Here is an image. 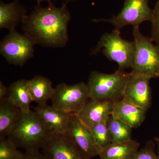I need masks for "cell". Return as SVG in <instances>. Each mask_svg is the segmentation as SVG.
<instances>
[{"label":"cell","instance_id":"obj_1","mask_svg":"<svg viewBox=\"0 0 159 159\" xmlns=\"http://www.w3.org/2000/svg\"><path fill=\"white\" fill-rule=\"evenodd\" d=\"M70 13L67 4L61 7L53 3L47 7L37 4L30 14L26 15L22 23L24 34L35 45L46 48H63L69 41L68 26Z\"/></svg>","mask_w":159,"mask_h":159},{"label":"cell","instance_id":"obj_2","mask_svg":"<svg viewBox=\"0 0 159 159\" xmlns=\"http://www.w3.org/2000/svg\"><path fill=\"white\" fill-rule=\"evenodd\" d=\"M54 134L37 113L31 110L22 113L7 138L17 148L31 151L42 149Z\"/></svg>","mask_w":159,"mask_h":159},{"label":"cell","instance_id":"obj_3","mask_svg":"<svg viewBox=\"0 0 159 159\" xmlns=\"http://www.w3.org/2000/svg\"><path fill=\"white\" fill-rule=\"evenodd\" d=\"M133 36L135 52L131 72L151 79L158 78L159 46L154 43L152 38L143 35L139 26L134 27Z\"/></svg>","mask_w":159,"mask_h":159},{"label":"cell","instance_id":"obj_4","mask_svg":"<svg viewBox=\"0 0 159 159\" xmlns=\"http://www.w3.org/2000/svg\"><path fill=\"white\" fill-rule=\"evenodd\" d=\"M130 73L118 70L113 74L93 71L87 84L90 99L114 102L122 99Z\"/></svg>","mask_w":159,"mask_h":159},{"label":"cell","instance_id":"obj_5","mask_svg":"<svg viewBox=\"0 0 159 159\" xmlns=\"http://www.w3.org/2000/svg\"><path fill=\"white\" fill-rule=\"evenodd\" d=\"M102 51L111 61H115L120 70L131 68L135 52L134 41H128L121 37L120 32L114 30L101 36L91 54L96 55Z\"/></svg>","mask_w":159,"mask_h":159},{"label":"cell","instance_id":"obj_6","mask_svg":"<svg viewBox=\"0 0 159 159\" xmlns=\"http://www.w3.org/2000/svg\"><path fill=\"white\" fill-rule=\"evenodd\" d=\"M89 99L88 85L80 82L71 85L64 83L57 84L51 100L52 106L56 108L77 115Z\"/></svg>","mask_w":159,"mask_h":159},{"label":"cell","instance_id":"obj_7","mask_svg":"<svg viewBox=\"0 0 159 159\" xmlns=\"http://www.w3.org/2000/svg\"><path fill=\"white\" fill-rule=\"evenodd\" d=\"M35 44L27 35L9 32L0 43V53L9 64L23 67L34 56Z\"/></svg>","mask_w":159,"mask_h":159},{"label":"cell","instance_id":"obj_8","mask_svg":"<svg viewBox=\"0 0 159 159\" xmlns=\"http://www.w3.org/2000/svg\"><path fill=\"white\" fill-rule=\"evenodd\" d=\"M153 10L149 6V0H125L121 11L108 19L93 20V21L105 22L113 25L116 31L120 32L125 26H139L143 22L151 21Z\"/></svg>","mask_w":159,"mask_h":159},{"label":"cell","instance_id":"obj_9","mask_svg":"<svg viewBox=\"0 0 159 159\" xmlns=\"http://www.w3.org/2000/svg\"><path fill=\"white\" fill-rule=\"evenodd\" d=\"M42 149L47 159H90L67 133L54 134Z\"/></svg>","mask_w":159,"mask_h":159},{"label":"cell","instance_id":"obj_10","mask_svg":"<svg viewBox=\"0 0 159 159\" xmlns=\"http://www.w3.org/2000/svg\"><path fill=\"white\" fill-rule=\"evenodd\" d=\"M150 80L145 76L130 72L122 98L147 111L152 102Z\"/></svg>","mask_w":159,"mask_h":159},{"label":"cell","instance_id":"obj_11","mask_svg":"<svg viewBox=\"0 0 159 159\" xmlns=\"http://www.w3.org/2000/svg\"><path fill=\"white\" fill-rule=\"evenodd\" d=\"M67 133L90 159L99 156L101 150L90 129L83 123L76 114L70 116Z\"/></svg>","mask_w":159,"mask_h":159},{"label":"cell","instance_id":"obj_12","mask_svg":"<svg viewBox=\"0 0 159 159\" xmlns=\"http://www.w3.org/2000/svg\"><path fill=\"white\" fill-rule=\"evenodd\" d=\"M113 102L89 99L77 114L84 124L89 128L99 123H107L112 111Z\"/></svg>","mask_w":159,"mask_h":159},{"label":"cell","instance_id":"obj_13","mask_svg":"<svg viewBox=\"0 0 159 159\" xmlns=\"http://www.w3.org/2000/svg\"><path fill=\"white\" fill-rule=\"evenodd\" d=\"M34 111L51 129L53 134H65L67 133L70 114L51 106H38Z\"/></svg>","mask_w":159,"mask_h":159},{"label":"cell","instance_id":"obj_14","mask_svg":"<svg viewBox=\"0 0 159 159\" xmlns=\"http://www.w3.org/2000/svg\"><path fill=\"white\" fill-rule=\"evenodd\" d=\"M146 112L122 98L113 102L111 115L125 122L132 128H137L145 120Z\"/></svg>","mask_w":159,"mask_h":159},{"label":"cell","instance_id":"obj_15","mask_svg":"<svg viewBox=\"0 0 159 159\" xmlns=\"http://www.w3.org/2000/svg\"><path fill=\"white\" fill-rule=\"evenodd\" d=\"M27 10L20 2L14 0L11 2H0V29H6L9 32L16 31L20 23H22L27 15Z\"/></svg>","mask_w":159,"mask_h":159},{"label":"cell","instance_id":"obj_16","mask_svg":"<svg viewBox=\"0 0 159 159\" xmlns=\"http://www.w3.org/2000/svg\"><path fill=\"white\" fill-rule=\"evenodd\" d=\"M29 87L33 102L38 106L47 105L54 96L55 88L52 82L47 77L37 75L29 80Z\"/></svg>","mask_w":159,"mask_h":159},{"label":"cell","instance_id":"obj_17","mask_svg":"<svg viewBox=\"0 0 159 159\" xmlns=\"http://www.w3.org/2000/svg\"><path fill=\"white\" fill-rule=\"evenodd\" d=\"M28 81L22 79L12 83L9 87V96L7 97L9 101L23 113L31 111V104L33 102Z\"/></svg>","mask_w":159,"mask_h":159},{"label":"cell","instance_id":"obj_18","mask_svg":"<svg viewBox=\"0 0 159 159\" xmlns=\"http://www.w3.org/2000/svg\"><path fill=\"white\" fill-rule=\"evenodd\" d=\"M140 144L131 139L127 142L111 143L100 151V159H133Z\"/></svg>","mask_w":159,"mask_h":159},{"label":"cell","instance_id":"obj_19","mask_svg":"<svg viewBox=\"0 0 159 159\" xmlns=\"http://www.w3.org/2000/svg\"><path fill=\"white\" fill-rule=\"evenodd\" d=\"M22 113L7 98L0 101V139L9 135Z\"/></svg>","mask_w":159,"mask_h":159},{"label":"cell","instance_id":"obj_20","mask_svg":"<svg viewBox=\"0 0 159 159\" xmlns=\"http://www.w3.org/2000/svg\"><path fill=\"white\" fill-rule=\"evenodd\" d=\"M112 143L127 142L131 140L132 128L129 125L111 115L107 122Z\"/></svg>","mask_w":159,"mask_h":159},{"label":"cell","instance_id":"obj_21","mask_svg":"<svg viewBox=\"0 0 159 159\" xmlns=\"http://www.w3.org/2000/svg\"><path fill=\"white\" fill-rule=\"evenodd\" d=\"M89 128L93 133L95 142L100 150L111 144V138L107 123L96 124Z\"/></svg>","mask_w":159,"mask_h":159},{"label":"cell","instance_id":"obj_22","mask_svg":"<svg viewBox=\"0 0 159 159\" xmlns=\"http://www.w3.org/2000/svg\"><path fill=\"white\" fill-rule=\"evenodd\" d=\"M24 153L7 138L0 139V159H22Z\"/></svg>","mask_w":159,"mask_h":159},{"label":"cell","instance_id":"obj_23","mask_svg":"<svg viewBox=\"0 0 159 159\" xmlns=\"http://www.w3.org/2000/svg\"><path fill=\"white\" fill-rule=\"evenodd\" d=\"M154 148L153 142H148L144 147L139 149L133 159H158Z\"/></svg>","mask_w":159,"mask_h":159},{"label":"cell","instance_id":"obj_24","mask_svg":"<svg viewBox=\"0 0 159 159\" xmlns=\"http://www.w3.org/2000/svg\"><path fill=\"white\" fill-rule=\"evenodd\" d=\"M153 10L152 20V39L159 46V0L157 1Z\"/></svg>","mask_w":159,"mask_h":159},{"label":"cell","instance_id":"obj_25","mask_svg":"<svg viewBox=\"0 0 159 159\" xmlns=\"http://www.w3.org/2000/svg\"><path fill=\"white\" fill-rule=\"evenodd\" d=\"M22 159H47L39 150L26 151Z\"/></svg>","mask_w":159,"mask_h":159},{"label":"cell","instance_id":"obj_26","mask_svg":"<svg viewBox=\"0 0 159 159\" xmlns=\"http://www.w3.org/2000/svg\"><path fill=\"white\" fill-rule=\"evenodd\" d=\"M9 93V88H7L2 81H0V101L7 98Z\"/></svg>","mask_w":159,"mask_h":159},{"label":"cell","instance_id":"obj_27","mask_svg":"<svg viewBox=\"0 0 159 159\" xmlns=\"http://www.w3.org/2000/svg\"><path fill=\"white\" fill-rule=\"evenodd\" d=\"M155 142L156 143L157 146V151H158V157L159 159V138H156L154 139Z\"/></svg>","mask_w":159,"mask_h":159},{"label":"cell","instance_id":"obj_28","mask_svg":"<svg viewBox=\"0 0 159 159\" xmlns=\"http://www.w3.org/2000/svg\"><path fill=\"white\" fill-rule=\"evenodd\" d=\"M34 1L37 2V4H41V3L43 2H48V3L52 2V0H34Z\"/></svg>","mask_w":159,"mask_h":159},{"label":"cell","instance_id":"obj_29","mask_svg":"<svg viewBox=\"0 0 159 159\" xmlns=\"http://www.w3.org/2000/svg\"><path fill=\"white\" fill-rule=\"evenodd\" d=\"M77 1V0H66L65 3H66V4H68V3L71 2H75V1Z\"/></svg>","mask_w":159,"mask_h":159}]
</instances>
